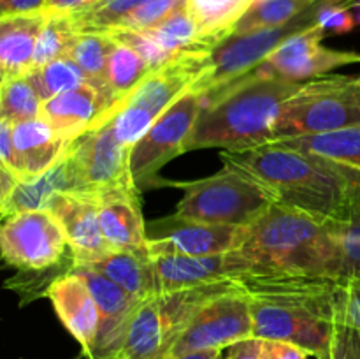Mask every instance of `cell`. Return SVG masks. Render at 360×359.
Instances as JSON below:
<instances>
[{
	"label": "cell",
	"mask_w": 360,
	"mask_h": 359,
	"mask_svg": "<svg viewBox=\"0 0 360 359\" xmlns=\"http://www.w3.org/2000/svg\"><path fill=\"white\" fill-rule=\"evenodd\" d=\"M250 227V225H248ZM243 225H220L171 217L148 225V250L151 256H220L238 250L248 236Z\"/></svg>",
	"instance_id": "cell-14"
},
{
	"label": "cell",
	"mask_w": 360,
	"mask_h": 359,
	"mask_svg": "<svg viewBox=\"0 0 360 359\" xmlns=\"http://www.w3.org/2000/svg\"><path fill=\"white\" fill-rule=\"evenodd\" d=\"M77 37H79V32L74 27L72 18L67 14L46 13V21L37 37V44H35L32 69L46 65L53 60L69 56Z\"/></svg>",
	"instance_id": "cell-31"
},
{
	"label": "cell",
	"mask_w": 360,
	"mask_h": 359,
	"mask_svg": "<svg viewBox=\"0 0 360 359\" xmlns=\"http://www.w3.org/2000/svg\"><path fill=\"white\" fill-rule=\"evenodd\" d=\"M27 77L39 94V97L42 99V102L49 101L51 97L67 90H72L83 83H90L86 74L81 70V67L70 56L53 60L42 67H34V69L28 70Z\"/></svg>",
	"instance_id": "cell-32"
},
{
	"label": "cell",
	"mask_w": 360,
	"mask_h": 359,
	"mask_svg": "<svg viewBox=\"0 0 360 359\" xmlns=\"http://www.w3.org/2000/svg\"><path fill=\"white\" fill-rule=\"evenodd\" d=\"M130 151L132 148L116 137L112 118L70 141L67 153L79 182V194L98 196L115 187L134 183Z\"/></svg>",
	"instance_id": "cell-13"
},
{
	"label": "cell",
	"mask_w": 360,
	"mask_h": 359,
	"mask_svg": "<svg viewBox=\"0 0 360 359\" xmlns=\"http://www.w3.org/2000/svg\"><path fill=\"white\" fill-rule=\"evenodd\" d=\"M0 252L4 263L20 273L44 271L62 264L76 266L65 232L49 210L21 211L4 218Z\"/></svg>",
	"instance_id": "cell-10"
},
{
	"label": "cell",
	"mask_w": 360,
	"mask_h": 359,
	"mask_svg": "<svg viewBox=\"0 0 360 359\" xmlns=\"http://www.w3.org/2000/svg\"><path fill=\"white\" fill-rule=\"evenodd\" d=\"M236 252L246 273L301 275L343 280V253L334 224L273 204L248 227Z\"/></svg>",
	"instance_id": "cell-3"
},
{
	"label": "cell",
	"mask_w": 360,
	"mask_h": 359,
	"mask_svg": "<svg viewBox=\"0 0 360 359\" xmlns=\"http://www.w3.org/2000/svg\"><path fill=\"white\" fill-rule=\"evenodd\" d=\"M204 106V95L186 92L165 109L130 151V171L141 190L169 185L160 178V169L178 155L185 153V143Z\"/></svg>",
	"instance_id": "cell-11"
},
{
	"label": "cell",
	"mask_w": 360,
	"mask_h": 359,
	"mask_svg": "<svg viewBox=\"0 0 360 359\" xmlns=\"http://www.w3.org/2000/svg\"><path fill=\"white\" fill-rule=\"evenodd\" d=\"M151 70L153 67L144 60V56H141L139 51H136L132 46L116 41L108 67V87L115 106V115L123 102L150 76Z\"/></svg>",
	"instance_id": "cell-28"
},
{
	"label": "cell",
	"mask_w": 360,
	"mask_h": 359,
	"mask_svg": "<svg viewBox=\"0 0 360 359\" xmlns=\"http://www.w3.org/2000/svg\"><path fill=\"white\" fill-rule=\"evenodd\" d=\"M352 9H354V14H355V20H357V25H360V0L352 6Z\"/></svg>",
	"instance_id": "cell-47"
},
{
	"label": "cell",
	"mask_w": 360,
	"mask_h": 359,
	"mask_svg": "<svg viewBox=\"0 0 360 359\" xmlns=\"http://www.w3.org/2000/svg\"><path fill=\"white\" fill-rule=\"evenodd\" d=\"M46 210L55 215L72 250L76 267L95 263L112 252L98 218V196L62 192L51 197ZM74 267V270H76Z\"/></svg>",
	"instance_id": "cell-16"
},
{
	"label": "cell",
	"mask_w": 360,
	"mask_h": 359,
	"mask_svg": "<svg viewBox=\"0 0 360 359\" xmlns=\"http://www.w3.org/2000/svg\"><path fill=\"white\" fill-rule=\"evenodd\" d=\"M69 150V148H67ZM62 192H81L69 153H63L58 164L32 182H20L6 203L0 204L2 218L13 217L21 211L46 210L53 196Z\"/></svg>",
	"instance_id": "cell-24"
},
{
	"label": "cell",
	"mask_w": 360,
	"mask_h": 359,
	"mask_svg": "<svg viewBox=\"0 0 360 359\" xmlns=\"http://www.w3.org/2000/svg\"><path fill=\"white\" fill-rule=\"evenodd\" d=\"M341 305L347 315L360 326V278L341 280Z\"/></svg>",
	"instance_id": "cell-40"
},
{
	"label": "cell",
	"mask_w": 360,
	"mask_h": 359,
	"mask_svg": "<svg viewBox=\"0 0 360 359\" xmlns=\"http://www.w3.org/2000/svg\"><path fill=\"white\" fill-rule=\"evenodd\" d=\"M326 30L319 25L306 28L278 46L257 70L290 81L320 77L334 67L360 63V53L338 51L322 46Z\"/></svg>",
	"instance_id": "cell-15"
},
{
	"label": "cell",
	"mask_w": 360,
	"mask_h": 359,
	"mask_svg": "<svg viewBox=\"0 0 360 359\" xmlns=\"http://www.w3.org/2000/svg\"><path fill=\"white\" fill-rule=\"evenodd\" d=\"M316 2L319 0H260L253 4L245 16L238 21L232 35L248 34L260 28L280 27L315 6Z\"/></svg>",
	"instance_id": "cell-34"
},
{
	"label": "cell",
	"mask_w": 360,
	"mask_h": 359,
	"mask_svg": "<svg viewBox=\"0 0 360 359\" xmlns=\"http://www.w3.org/2000/svg\"><path fill=\"white\" fill-rule=\"evenodd\" d=\"M359 123L360 74L313 77L281 104L273 141L329 132Z\"/></svg>",
	"instance_id": "cell-6"
},
{
	"label": "cell",
	"mask_w": 360,
	"mask_h": 359,
	"mask_svg": "<svg viewBox=\"0 0 360 359\" xmlns=\"http://www.w3.org/2000/svg\"><path fill=\"white\" fill-rule=\"evenodd\" d=\"M41 116L67 141H74L88 130L112 118L111 102L91 83L55 95L42 104Z\"/></svg>",
	"instance_id": "cell-18"
},
{
	"label": "cell",
	"mask_w": 360,
	"mask_h": 359,
	"mask_svg": "<svg viewBox=\"0 0 360 359\" xmlns=\"http://www.w3.org/2000/svg\"><path fill=\"white\" fill-rule=\"evenodd\" d=\"M141 192L136 183H129L98 194L101 227L112 250L146 246L148 225L143 217Z\"/></svg>",
	"instance_id": "cell-19"
},
{
	"label": "cell",
	"mask_w": 360,
	"mask_h": 359,
	"mask_svg": "<svg viewBox=\"0 0 360 359\" xmlns=\"http://www.w3.org/2000/svg\"><path fill=\"white\" fill-rule=\"evenodd\" d=\"M224 168L260 187L274 204L302 211L327 224H345L360 211V171L276 141L224 150Z\"/></svg>",
	"instance_id": "cell-1"
},
{
	"label": "cell",
	"mask_w": 360,
	"mask_h": 359,
	"mask_svg": "<svg viewBox=\"0 0 360 359\" xmlns=\"http://www.w3.org/2000/svg\"><path fill=\"white\" fill-rule=\"evenodd\" d=\"M276 143L299 151H306V153L326 157L338 164L360 171V123L345 127V129L329 130V132L278 139Z\"/></svg>",
	"instance_id": "cell-27"
},
{
	"label": "cell",
	"mask_w": 360,
	"mask_h": 359,
	"mask_svg": "<svg viewBox=\"0 0 360 359\" xmlns=\"http://www.w3.org/2000/svg\"><path fill=\"white\" fill-rule=\"evenodd\" d=\"M74 273H77L86 282L88 289L97 301L98 312H101V329H98L97 341H95L91 354L86 358L97 359L118 340L132 313L143 301L134 298L125 289H122L111 278L94 267L79 266L74 270Z\"/></svg>",
	"instance_id": "cell-22"
},
{
	"label": "cell",
	"mask_w": 360,
	"mask_h": 359,
	"mask_svg": "<svg viewBox=\"0 0 360 359\" xmlns=\"http://www.w3.org/2000/svg\"><path fill=\"white\" fill-rule=\"evenodd\" d=\"M186 0H143L116 28L125 30H150L164 23L167 18L185 9ZM115 30V28H112Z\"/></svg>",
	"instance_id": "cell-37"
},
{
	"label": "cell",
	"mask_w": 360,
	"mask_h": 359,
	"mask_svg": "<svg viewBox=\"0 0 360 359\" xmlns=\"http://www.w3.org/2000/svg\"><path fill=\"white\" fill-rule=\"evenodd\" d=\"M18 183H20V178L14 172H11L7 168L0 165V204L9 199V196L13 194L14 187Z\"/></svg>",
	"instance_id": "cell-45"
},
{
	"label": "cell",
	"mask_w": 360,
	"mask_h": 359,
	"mask_svg": "<svg viewBox=\"0 0 360 359\" xmlns=\"http://www.w3.org/2000/svg\"><path fill=\"white\" fill-rule=\"evenodd\" d=\"M211 53L213 51L185 53L151 70L150 76L112 116L116 137L129 148L139 143L155 120L192 90L210 70Z\"/></svg>",
	"instance_id": "cell-7"
},
{
	"label": "cell",
	"mask_w": 360,
	"mask_h": 359,
	"mask_svg": "<svg viewBox=\"0 0 360 359\" xmlns=\"http://www.w3.org/2000/svg\"><path fill=\"white\" fill-rule=\"evenodd\" d=\"M11 139L13 162L7 169L14 172L20 182H32L55 168L70 144V141L63 139L42 116L11 123Z\"/></svg>",
	"instance_id": "cell-17"
},
{
	"label": "cell",
	"mask_w": 360,
	"mask_h": 359,
	"mask_svg": "<svg viewBox=\"0 0 360 359\" xmlns=\"http://www.w3.org/2000/svg\"><path fill=\"white\" fill-rule=\"evenodd\" d=\"M115 44L116 41L109 34H79L69 53L70 58L86 74L88 81L97 87L111 102L112 116H115V106H112L111 95H109L108 67Z\"/></svg>",
	"instance_id": "cell-29"
},
{
	"label": "cell",
	"mask_w": 360,
	"mask_h": 359,
	"mask_svg": "<svg viewBox=\"0 0 360 359\" xmlns=\"http://www.w3.org/2000/svg\"><path fill=\"white\" fill-rule=\"evenodd\" d=\"M302 83L255 70L214 94L204 95V106L185 143V153L204 148L245 150L269 143L281 104Z\"/></svg>",
	"instance_id": "cell-4"
},
{
	"label": "cell",
	"mask_w": 360,
	"mask_h": 359,
	"mask_svg": "<svg viewBox=\"0 0 360 359\" xmlns=\"http://www.w3.org/2000/svg\"><path fill=\"white\" fill-rule=\"evenodd\" d=\"M42 99L32 87L27 74L0 81V120L20 123L41 116Z\"/></svg>",
	"instance_id": "cell-33"
},
{
	"label": "cell",
	"mask_w": 360,
	"mask_h": 359,
	"mask_svg": "<svg viewBox=\"0 0 360 359\" xmlns=\"http://www.w3.org/2000/svg\"><path fill=\"white\" fill-rule=\"evenodd\" d=\"M255 2L257 0H186V9L200 37L217 48L234 34L238 21Z\"/></svg>",
	"instance_id": "cell-26"
},
{
	"label": "cell",
	"mask_w": 360,
	"mask_h": 359,
	"mask_svg": "<svg viewBox=\"0 0 360 359\" xmlns=\"http://www.w3.org/2000/svg\"><path fill=\"white\" fill-rule=\"evenodd\" d=\"M343 253V280L360 278V211L345 224H334Z\"/></svg>",
	"instance_id": "cell-38"
},
{
	"label": "cell",
	"mask_w": 360,
	"mask_h": 359,
	"mask_svg": "<svg viewBox=\"0 0 360 359\" xmlns=\"http://www.w3.org/2000/svg\"><path fill=\"white\" fill-rule=\"evenodd\" d=\"M111 278L139 301L160 294L157 267L148 246L132 250H112L95 263L86 264Z\"/></svg>",
	"instance_id": "cell-23"
},
{
	"label": "cell",
	"mask_w": 360,
	"mask_h": 359,
	"mask_svg": "<svg viewBox=\"0 0 360 359\" xmlns=\"http://www.w3.org/2000/svg\"><path fill=\"white\" fill-rule=\"evenodd\" d=\"M326 0H319L288 23L273 28H260L248 34L231 35L211 53L210 70L192 88L202 95L214 94L227 84L255 73L257 67L287 39L316 25L320 7Z\"/></svg>",
	"instance_id": "cell-9"
},
{
	"label": "cell",
	"mask_w": 360,
	"mask_h": 359,
	"mask_svg": "<svg viewBox=\"0 0 360 359\" xmlns=\"http://www.w3.org/2000/svg\"><path fill=\"white\" fill-rule=\"evenodd\" d=\"M252 336H255L252 303L243 285L238 282L234 287L220 292L197 310L172 345L169 355H181L186 352L210 348L224 351L236 341Z\"/></svg>",
	"instance_id": "cell-12"
},
{
	"label": "cell",
	"mask_w": 360,
	"mask_h": 359,
	"mask_svg": "<svg viewBox=\"0 0 360 359\" xmlns=\"http://www.w3.org/2000/svg\"><path fill=\"white\" fill-rule=\"evenodd\" d=\"M97 2H101V0H48L44 13L70 16V14L81 13V11L95 6Z\"/></svg>",
	"instance_id": "cell-44"
},
{
	"label": "cell",
	"mask_w": 360,
	"mask_h": 359,
	"mask_svg": "<svg viewBox=\"0 0 360 359\" xmlns=\"http://www.w3.org/2000/svg\"><path fill=\"white\" fill-rule=\"evenodd\" d=\"M172 185L185 190L174 215L186 220L248 227L274 204L257 183L227 168L210 178Z\"/></svg>",
	"instance_id": "cell-8"
},
{
	"label": "cell",
	"mask_w": 360,
	"mask_h": 359,
	"mask_svg": "<svg viewBox=\"0 0 360 359\" xmlns=\"http://www.w3.org/2000/svg\"><path fill=\"white\" fill-rule=\"evenodd\" d=\"M316 25L322 27L326 34L327 32H330V34H347V32L354 30L357 20H355V14L350 6H334V4H329L326 0L319 11Z\"/></svg>",
	"instance_id": "cell-39"
},
{
	"label": "cell",
	"mask_w": 360,
	"mask_h": 359,
	"mask_svg": "<svg viewBox=\"0 0 360 359\" xmlns=\"http://www.w3.org/2000/svg\"><path fill=\"white\" fill-rule=\"evenodd\" d=\"M143 0H101L95 6L70 14L79 34H108L118 27Z\"/></svg>",
	"instance_id": "cell-35"
},
{
	"label": "cell",
	"mask_w": 360,
	"mask_h": 359,
	"mask_svg": "<svg viewBox=\"0 0 360 359\" xmlns=\"http://www.w3.org/2000/svg\"><path fill=\"white\" fill-rule=\"evenodd\" d=\"M224 354L220 348H210V351H195V352H186L181 355H169L165 359H218Z\"/></svg>",
	"instance_id": "cell-46"
},
{
	"label": "cell",
	"mask_w": 360,
	"mask_h": 359,
	"mask_svg": "<svg viewBox=\"0 0 360 359\" xmlns=\"http://www.w3.org/2000/svg\"><path fill=\"white\" fill-rule=\"evenodd\" d=\"M316 359H360V326L347 315L341 305V285L329 348Z\"/></svg>",
	"instance_id": "cell-36"
},
{
	"label": "cell",
	"mask_w": 360,
	"mask_h": 359,
	"mask_svg": "<svg viewBox=\"0 0 360 359\" xmlns=\"http://www.w3.org/2000/svg\"><path fill=\"white\" fill-rule=\"evenodd\" d=\"M218 359H227V358H225V355H224V354H221V355H220V358H218Z\"/></svg>",
	"instance_id": "cell-48"
},
{
	"label": "cell",
	"mask_w": 360,
	"mask_h": 359,
	"mask_svg": "<svg viewBox=\"0 0 360 359\" xmlns=\"http://www.w3.org/2000/svg\"><path fill=\"white\" fill-rule=\"evenodd\" d=\"M46 298L51 301L63 327L81 345V354L88 358L101 329V312L86 282L72 271L58 278L49 287Z\"/></svg>",
	"instance_id": "cell-20"
},
{
	"label": "cell",
	"mask_w": 360,
	"mask_h": 359,
	"mask_svg": "<svg viewBox=\"0 0 360 359\" xmlns=\"http://www.w3.org/2000/svg\"><path fill=\"white\" fill-rule=\"evenodd\" d=\"M234 280L252 303L257 338L290 341L315 358L326 354L341 280L264 273L241 275Z\"/></svg>",
	"instance_id": "cell-2"
},
{
	"label": "cell",
	"mask_w": 360,
	"mask_h": 359,
	"mask_svg": "<svg viewBox=\"0 0 360 359\" xmlns=\"http://www.w3.org/2000/svg\"><path fill=\"white\" fill-rule=\"evenodd\" d=\"M157 42L162 48V51L169 58H176L179 55L192 51H213V46L207 44L199 35L195 23L190 18L188 9H181L171 18L160 23L158 27L143 30Z\"/></svg>",
	"instance_id": "cell-30"
},
{
	"label": "cell",
	"mask_w": 360,
	"mask_h": 359,
	"mask_svg": "<svg viewBox=\"0 0 360 359\" xmlns=\"http://www.w3.org/2000/svg\"><path fill=\"white\" fill-rule=\"evenodd\" d=\"M48 0H0V16H23L44 13Z\"/></svg>",
	"instance_id": "cell-42"
},
{
	"label": "cell",
	"mask_w": 360,
	"mask_h": 359,
	"mask_svg": "<svg viewBox=\"0 0 360 359\" xmlns=\"http://www.w3.org/2000/svg\"><path fill=\"white\" fill-rule=\"evenodd\" d=\"M227 359H262L264 340L262 338H245L241 341H236L231 347H227Z\"/></svg>",
	"instance_id": "cell-43"
},
{
	"label": "cell",
	"mask_w": 360,
	"mask_h": 359,
	"mask_svg": "<svg viewBox=\"0 0 360 359\" xmlns=\"http://www.w3.org/2000/svg\"><path fill=\"white\" fill-rule=\"evenodd\" d=\"M46 13L0 18V73L4 77L27 74L34 62L35 44Z\"/></svg>",
	"instance_id": "cell-25"
},
{
	"label": "cell",
	"mask_w": 360,
	"mask_h": 359,
	"mask_svg": "<svg viewBox=\"0 0 360 359\" xmlns=\"http://www.w3.org/2000/svg\"><path fill=\"white\" fill-rule=\"evenodd\" d=\"M158 285L160 292L181 291V289L199 287L214 282L238 278L246 273L241 257L236 252L220 256H155Z\"/></svg>",
	"instance_id": "cell-21"
},
{
	"label": "cell",
	"mask_w": 360,
	"mask_h": 359,
	"mask_svg": "<svg viewBox=\"0 0 360 359\" xmlns=\"http://www.w3.org/2000/svg\"><path fill=\"white\" fill-rule=\"evenodd\" d=\"M308 352L290 341L264 340L262 359H308Z\"/></svg>",
	"instance_id": "cell-41"
},
{
	"label": "cell",
	"mask_w": 360,
	"mask_h": 359,
	"mask_svg": "<svg viewBox=\"0 0 360 359\" xmlns=\"http://www.w3.org/2000/svg\"><path fill=\"white\" fill-rule=\"evenodd\" d=\"M238 280L160 292L137 306L118 340L97 359H165L197 310Z\"/></svg>",
	"instance_id": "cell-5"
}]
</instances>
